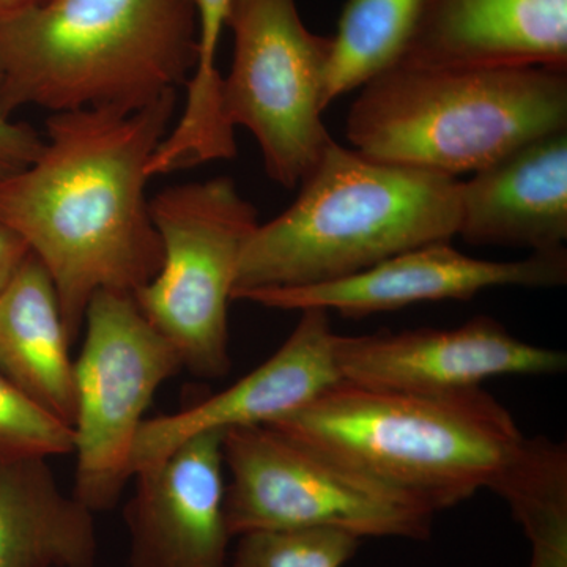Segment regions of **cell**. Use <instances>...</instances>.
Returning <instances> with one entry per match:
<instances>
[{"label": "cell", "mask_w": 567, "mask_h": 567, "mask_svg": "<svg viewBox=\"0 0 567 567\" xmlns=\"http://www.w3.org/2000/svg\"><path fill=\"white\" fill-rule=\"evenodd\" d=\"M177 93L132 112H55L35 162L0 181V224L24 238L50 274L71 342L93 295H134L162 267L145 186Z\"/></svg>", "instance_id": "1"}, {"label": "cell", "mask_w": 567, "mask_h": 567, "mask_svg": "<svg viewBox=\"0 0 567 567\" xmlns=\"http://www.w3.org/2000/svg\"><path fill=\"white\" fill-rule=\"evenodd\" d=\"M194 0H44L0 18V107L142 110L185 87Z\"/></svg>", "instance_id": "2"}, {"label": "cell", "mask_w": 567, "mask_h": 567, "mask_svg": "<svg viewBox=\"0 0 567 567\" xmlns=\"http://www.w3.org/2000/svg\"><path fill=\"white\" fill-rule=\"evenodd\" d=\"M458 185L331 141L300 182L297 200L246 241L233 300L338 281L417 246L451 241L461 221Z\"/></svg>", "instance_id": "3"}, {"label": "cell", "mask_w": 567, "mask_h": 567, "mask_svg": "<svg viewBox=\"0 0 567 567\" xmlns=\"http://www.w3.org/2000/svg\"><path fill=\"white\" fill-rule=\"evenodd\" d=\"M265 425L434 513L494 487L525 439L483 388L432 395L341 382Z\"/></svg>", "instance_id": "4"}, {"label": "cell", "mask_w": 567, "mask_h": 567, "mask_svg": "<svg viewBox=\"0 0 567 567\" xmlns=\"http://www.w3.org/2000/svg\"><path fill=\"white\" fill-rule=\"evenodd\" d=\"M563 130L567 71L544 66L398 63L361 87L346 121L347 140L361 155L451 178Z\"/></svg>", "instance_id": "5"}, {"label": "cell", "mask_w": 567, "mask_h": 567, "mask_svg": "<svg viewBox=\"0 0 567 567\" xmlns=\"http://www.w3.org/2000/svg\"><path fill=\"white\" fill-rule=\"evenodd\" d=\"M158 274L133 295L142 315L204 380L229 374V303L246 241L259 226L233 178L167 186L152 200Z\"/></svg>", "instance_id": "6"}, {"label": "cell", "mask_w": 567, "mask_h": 567, "mask_svg": "<svg viewBox=\"0 0 567 567\" xmlns=\"http://www.w3.org/2000/svg\"><path fill=\"white\" fill-rule=\"evenodd\" d=\"M233 537L330 528L360 537L427 539L435 513L413 496L309 450L271 425L224 434Z\"/></svg>", "instance_id": "7"}, {"label": "cell", "mask_w": 567, "mask_h": 567, "mask_svg": "<svg viewBox=\"0 0 567 567\" xmlns=\"http://www.w3.org/2000/svg\"><path fill=\"white\" fill-rule=\"evenodd\" d=\"M226 25L234 59L224 121L251 132L271 181L297 188L333 141L322 121L331 37L309 31L295 0H230Z\"/></svg>", "instance_id": "8"}, {"label": "cell", "mask_w": 567, "mask_h": 567, "mask_svg": "<svg viewBox=\"0 0 567 567\" xmlns=\"http://www.w3.org/2000/svg\"><path fill=\"white\" fill-rule=\"evenodd\" d=\"M74 361L73 496L93 514L117 505L132 480L134 440L153 395L183 364L132 293L100 290L85 309Z\"/></svg>", "instance_id": "9"}, {"label": "cell", "mask_w": 567, "mask_h": 567, "mask_svg": "<svg viewBox=\"0 0 567 567\" xmlns=\"http://www.w3.org/2000/svg\"><path fill=\"white\" fill-rule=\"evenodd\" d=\"M342 382L415 394H453L502 375H555L567 354L522 341L488 316L456 328L336 336Z\"/></svg>", "instance_id": "10"}, {"label": "cell", "mask_w": 567, "mask_h": 567, "mask_svg": "<svg viewBox=\"0 0 567 567\" xmlns=\"http://www.w3.org/2000/svg\"><path fill=\"white\" fill-rule=\"evenodd\" d=\"M566 282V248L532 252L513 262H494L466 256L450 241H439L398 254L338 281L252 290L237 300L282 311L319 308L360 319L425 301L472 300L492 287L551 289Z\"/></svg>", "instance_id": "11"}, {"label": "cell", "mask_w": 567, "mask_h": 567, "mask_svg": "<svg viewBox=\"0 0 567 567\" xmlns=\"http://www.w3.org/2000/svg\"><path fill=\"white\" fill-rule=\"evenodd\" d=\"M223 442L205 432L134 473L130 567H230Z\"/></svg>", "instance_id": "12"}, {"label": "cell", "mask_w": 567, "mask_h": 567, "mask_svg": "<svg viewBox=\"0 0 567 567\" xmlns=\"http://www.w3.org/2000/svg\"><path fill=\"white\" fill-rule=\"evenodd\" d=\"M300 312L286 342L233 386L174 415L145 420L134 440L132 475L163 461L193 436L274 423L339 385L338 334L330 312L319 308Z\"/></svg>", "instance_id": "13"}, {"label": "cell", "mask_w": 567, "mask_h": 567, "mask_svg": "<svg viewBox=\"0 0 567 567\" xmlns=\"http://www.w3.org/2000/svg\"><path fill=\"white\" fill-rule=\"evenodd\" d=\"M399 63L567 71V0H421Z\"/></svg>", "instance_id": "14"}, {"label": "cell", "mask_w": 567, "mask_h": 567, "mask_svg": "<svg viewBox=\"0 0 567 567\" xmlns=\"http://www.w3.org/2000/svg\"><path fill=\"white\" fill-rule=\"evenodd\" d=\"M470 245L557 251L567 240V130L520 145L458 185Z\"/></svg>", "instance_id": "15"}, {"label": "cell", "mask_w": 567, "mask_h": 567, "mask_svg": "<svg viewBox=\"0 0 567 567\" xmlns=\"http://www.w3.org/2000/svg\"><path fill=\"white\" fill-rule=\"evenodd\" d=\"M71 344L54 284L31 252L0 293V371L73 427L76 386Z\"/></svg>", "instance_id": "16"}, {"label": "cell", "mask_w": 567, "mask_h": 567, "mask_svg": "<svg viewBox=\"0 0 567 567\" xmlns=\"http://www.w3.org/2000/svg\"><path fill=\"white\" fill-rule=\"evenodd\" d=\"M93 516L47 458L0 461V567H95Z\"/></svg>", "instance_id": "17"}, {"label": "cell", "mask_w": 567, "mask_h": 567, "mask_svg": "<svg viewBox=\"0 0 567 567\" xmlns=\"http://www.w3.org/2000/svg\"><path fill=\"white\" fill-rule=\"evenodd\" d=\"M492 491L506 499L527 532L533 546L532 567H566V443L525 436Z\"/></svg>", "instance_id": "18"}, {"label": "cell", "mask_w": 567, "mask_h": 567, "mask_svg": "<svg viewBox=\"0 0 567 567\" xmlns=\"http://www.w3.org/2000/svg\"><path fill=\"white\" fill-rule=\"evenodd\" d=\"M421 0H347L324 80V106L401 62Z\"/></svg>", "instance_id": "19"}, {"label": "cell", "mask_w": 567, "mask_h": 567, "mask_svg": "<svg viewBox=\"0 0 567 567\" xmlns=\"http://www.w3.org/2000/svg\"><path fill=\"white\" fill-rule=\"evenodd\" d=\"M360 537L341 529H279L238 536L230 567H344Z\"/></svg>", "instance_id": "20"}, {"label": "cell", "mask_w": 567, "mask_h": 567, "mask_svg": "<svg viewBox=\"0 0 567 567\" xmlns=\"http://www.w3.org/2000/svg\"><path fill=\"white\" fill-rule=\"evenodd\" d=\"M73 451V427L37 404L0 371V461H50Z\"/></svg>", "instance_id": "21"}, {"label": "cell", "mask_w": 567, "mask_h": 567, "mask_svg": "<svg viewBox=\"0 0 567 567\" xmlns=\"http://www.w3.org/2000/svg\"><path fill=\"white\" fill-rule=\"evenodd\" d=\"M44 137L29 123L13 122L0 107V181L21 173L43 151Z\"/></svg>", "instance_id": "22"}, {"label": "cell", "mask_w": 567, "mask_h": 567, "mask_svg": "<svg viewBox=\"0 0 567 567\" xmlns=\"http://www.w3.org/2000/svg\"><path fill=\"white\" fill-rule=\"evenodd\" d=\"M29 254L31 249L24 238L0 224V293L9 286Z\"/></svg>", "instance_id": "23"}, {"label": "cell", "mask_w": 567, "mask_h": 567, "mask_svg": "<svg viewBox=\"0 0 567 567\" xmlns=\"http://www.w3.org/2000/svg\"><path fill=\"white\" fill-rule=\"evenodd\" d=\"M44 0H0V18L11 17L21 11L32 9Z\"/></svg>", "instance_id": "24"}, {"label": "cell", "mask_w": 567, "mask_h": 567, "mask_svg": "<svg viewBox=\"0 0 567 567\" xmlns=\"http://www.w3.org/2000/svg\"><path fill=\"white\" fill-rule=\"evenodd\" d=\"M194 2L199 13L215 14V17H226L230 6V0H194Z\"/></svg>", "instance_id": "25"}]
</instances>
